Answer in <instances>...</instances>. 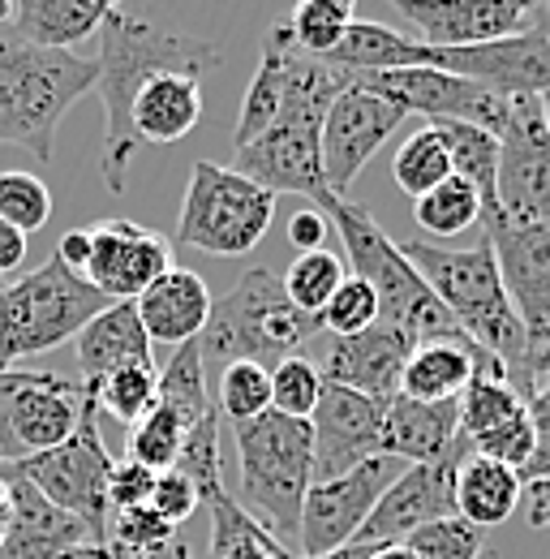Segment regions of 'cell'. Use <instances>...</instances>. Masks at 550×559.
<instances>
[{"label":"cell","mask_w":550,"mask_h":559,"mask_svg":"<svg viewBox=\"0 0 550 559\" xmlns=\"http://www.w3.org/2000/svg\"><path fill=\"white\" fill-rule=\"evenodd\" d=\"M542 112H547V130H550V91L542 95Z\"/></svg>","instance_id":"6125c7cd"},{"label":"cell","mask_w":550,"mask_h":559,"mask_svg":"<svg viewBox=\"0 0 550 559\" xmlns=\"http://www.w3.org/2000/svg\"><path fill=\"white\" fill-rule=\"evenodd\" d=\"M203 117V78H186V73H164L155 82H146V91L138 95L134 112H130V130L134 142H177L186 139Z\"/></svg>","instance_id":"4316f807"},{"label":"cell","mask_w":550,"mask_h":559,"mask_svg":"<svg viewBox=\"0 0 550 559\" xmlns=\"http://www.w3.org/2000/svg\"><path fill=\"white\" fill-rule=\"evenodd\" d=\"M439 139L452 155V177H461L465 186H474L481 199V224H490L499 207H494V173H499V139L486 134L478 126H456V121H443L434 126Z\"/></svg>","instance_id":"1f68e13d"},{"label":"cell","mask_w":550,"mask_h":559,"mask_svg":"<svg viewBox=\"0 0 550 559\" xmlns=\"http://www.w3.org/2000/svg\"><path fill=\"white\" fill-rule=\"evenodd\" d=\"M155 405H164L168 414H177V418L186 421V430H194L215 409L211 388H206V361L199 341L172 349L168 366L159 370V401Z\"/></svg>","instance_id":"d6a6232c"},{"label":"cell","mask_w":550,"mask_h":559,"mask_svg":"<svg viewBox=\"0 0 550 559\" xmlns=\"http://www.w3.org/2000/svg\"><path fill=\"white\" fill-rule=\"evenodd\" d=\"M275 203L279 199L272 190L254 186L237 168L194 159L181 219H177V241L215 259H241L272 228Z\"/></svg>","instance_id":"ba28073f"},{"label":"cell","mask_w":550,"mask_h":559,"mask_svg":"<svg viewBox=\"0 0 550 559\" xmlns=\"http://www.w3.org/2000/svg\"><path fill=\"white\" fill-rule=\"evenodd\" d=\"M91 392H95L99 414H112V418L125 421V426H138V421L155 409V401H159V370L155 366H130V370L108 374Z\"/></svg>","instance_id":"74e56055"},{"label":"cell","mask_w":550,"mask_h":559,"mask_svg":"<svg viewBox=\"0 0 550 559\" xmlns=\"http://www.w3.org/2000/svg\"><path fill=\"white\" fill-rule=\"evenodd\" d=\"M272 414V370L254 366V361H232L219 374V418L232 426Z\"/></svg>","instance_id":"ab89813d"},{"label":"cell","mask_w":550,"mask_h":559,"mask_svg":"<svg viewBox=\"0 0 550 559\" xmlns=\"http://www.w3.org/2000/svg\"><path fill=\"white\" fill-rule=\"evenodd\" d=\"M4 534H9V490L0 483V543H4Z\"/></svg>","instance_id":"91938a15"},{"label":"cell","mask_w":550,"mask_h":559,"mask_svg":"<svg viewBox=\"0 0 550 559\" xmlns=\"http://www.w3.org/2000/svg\"><path fill=\"white\" fill-rule=\"evenodd\" d=\"M383 421H387V401L323 383L319 409L310 414L314 483H332L348 469L383 456Z\"/></svg>","instance_id":"ac0fdd59"},{"label":"cell","mask_w":550,"mask_h":559,"mask_svg":"<svg viewBox=\"0 0 550 559\" xmlns=\"http://www.w3.org/2000/svg\"><path fill=\"white\" fill-rule=\"evenodd\" d=\"M172 538H177V530L168 521H159L151 508H125V512H112V521H108V547L117 556H142Z\"/></svg>","instance_id":"bcb514c9"},{"label":"cell","mask_w":550,"mask_h":559,"mask_svg":"<svg viewBox=\"0 0 550 559\" xmlns=\"http://www.w3.org/2000/svg\"><path fill=\"white\" fill-rule=\"evenodd\" d=\"M237 435V465L241 495L259 512V521L279 543H297L301 503L314 487V435L310 421L263 414V418L232 426Z\"/></svg>","instance_id":"8992f818"},{"label":"cell","mask_w":550,"mask_h":559,"mask_svg":"<svg viewBox=\"0 0 550 559\" xmlns=\"http://www.w3.org/2000/svg\"><path fill=\"white\" fill-rule=\"evenodd\" d=\"M461 443V401H409L392 396L383 421V456L430 465Z\"/></svg>","instance_id":"d4e9b609"},{"label":"cell","mask_w":550,"mask_h":559,"mask_svg":"<svg viewBox=\"0 0 550 559\" xmlns=\"http://www.w3.org/2000/svg\"><path fill=\"white\" fill-rule=\"evenodd\" d=\"M547 374H550V353H542V357H534V366H529V392H534ZM529 392H525V396H529Z\"/></svg>","instance_id":"6f0895ef"},{"label":"cell","mask_w":550,"mask_h":559,"mask_svg":"<svg viewBox=\"0 0 550 559\" xmlns=\"http://www.w3.org/2000/svg\"><path fill=\"white\" fill-rule=\"evenodd\" d=\"M91 228V263L82 276L108 301H138L155 280L172 267V241L159 228L134 219H95Z\"/></svg>","instance_id":"e0dca14e"},{"label":"cell","mask_w":550,"mask_h":559,"mask_svg":"<svg viewBox=\"0 0 550 559\" xmlns=\"http://www.w3.org/2000/svg\"><path fill=\"white\" fill-rule=\"evenodd\" d=\"M314 207L327 215V224L336 228L344 241V254L352 263V276L366 280L379 297V323L405 332L412 345L426 341H469L456 319L443 310V301L430 293V284L417 276L400 241L370 215V207L352 203V199H336L323 194Z\"/></svg>","instance_id":"3957f363"},{"label":"cell","mask_w":550,"mask_h":559,"mask_svg":"<svg viewBox=\"0 0 550 559\" xmlns=\"http://www.w3.org/2000/svg\"><path fill=\"white\" fill-rule=\"evenodd\" d=\"M121 559H194V556H190V547H186L181 538H172V543H164V547H155V551H142V556H121Z\"/></svg>","instance_id":"11a10c76"},{"label":"cell","mask_w":550,"mask_h":559,"mask_svg":"<svg viewBox=\"0 0 550 559\" xmlns=\"http://www.w3.org/2000/svg\"><path fill=\"white\" fill-rule=\"evenodd\" d=\"M219 409H211L190 435H186V443H181V456H177V474L186 478V483H194L199 490V499H203L206 490L224 487V474H219Z\"/></svg>","instance_id":"7bdbcfd3"},{"label":"cell","mask_w":550,"mask_h":559,"mask_svg":"<svg viewBox=\"0 0 550 559\" xmlns=\"http://www.w3.org/2000/svg\"><path fill=\"white\" fill-rule=\"evenodd\" d=\"M481 228H486V241L494 250L503 288L512 297V310L525 323L529 353L542 357V353H550V224L490 219Z\"/></svg>","instance_id":"9a60e30c"},{"label":"cell","mask_w":550,"mask_h":559,"mask_svg":"<svg viewBox=\"0 0 550 559\" xmlns=\"http://www.w3.org/2000/svg\"><path fill=\"white\" fill-rule=\"evenodd\" d=\"M352 0H306L288 13V35L306 57H332L344 31L352 26Z\"/></svg>","instance_id":"8d00e7d4"},{"label":"cell","mask_w":550,"mask_h":559,"mask_svg":"<svg viewBox=\"0 0 550 559\" xmlns=\"http://www.w3.org/2000/svg\"><path fill=\"white\" fill-rule=\"evenodd\" d=\"M478 349L474 341H426L409 353L405 374H400V396L409 401H461V392L474 379L478 366Z\"/></svg>","instance_id":"f1b7e54d"},{"label":"cell","mask_w":550,"mask_h":559,"mask_svg":"<svg viewBox=\"0 0 550 559\" xmlns=\"http://www.w3.org/2000/svg\"><path fill=\"white\" fill-rule=\"evenodd\" d=\"M469 452L474 448L461 435V443L447 456H439L430 465H405L400 478L383 490V499L374 503V512L361 525L357 543H366V547H400L412 530L456 516V474H461Z\"/></svg>","instance_id":"5bb4252c"},{"label":"cell","mask_w":550,"mask_h":559,"mask_svg":"<svg viewBox=\"0 0 550 559\" xmlns=\"http://www.w3.org/2000/svg\"><path fill=\"white\" fill-rule=\"evenodd\" d=\"M0 293H4V280H0Z\"/></svg>","instance_id":"be15d7a7"},{"label":"cell","mask_w":550,"mask_h":559,"mask_svg":"<svg viewBox=\"0 0 550 559\" xmlns=\"http://www.w3.org/2000/svg\"><path fill=\"white\" fill-rule=\"evenodd\" d=\"M186 421L177 414H168L164 405H155L146 418L130 426V439H125V461H138L155 474H168L181 456V443H186Z\"/></svg>","instance_id":"f35d334b"},{"label":"cell","mask_w":550,"mask_h":559,"mask_svg":"<svg viewBox=\"0 0 550 559\" xmlns=\"http://www.w3.org/2000/svg\"><path fill=\"white\" fill-rule=\"evenodd\" d=\"M327 66L344 73H392V70H426L434 66V48H426L421 39L400 35L383 22L370 17H352V26L344 31L332 57H323Z\"/></svg>","instance_id":"484cf974"},{"label":"cell","mask_w":550,"mask_h":559,"mask_svg":"<svg viewBox=\"0 0 550 559\" xmlns=\"http://www.w3.org/2000/svg\"><path fill=\"white\" fill-rule=\"evenodd\" d=\"M370 559H417V556H412L409 547H379Z\"/></svg>","instance_id":"680465c9"},{"label":"cell","mask_w":550,"mask_h":559,"mask_svg":"<svg viewBox=\"0 0 550 559\" xmlns=\"http://www.w3.org/2000/svg\"><path fill=\"white\" fill-rule=\"evenodd\" d=\"M323 396V374L310 357H288L272 370V409L284 418L310 421Z\"/></svg>","instance_id":"b9f144b4"},{"label":"cell","mask_w":550,"mask_h":559,"mask_svg":"<svg viewBox=\"0 0 550 559\" xmlns=\"http://www.w3.org/2000/svg\"><path fill=\"white\" fill-rule=\"evenodd\" d=\"M0 219L17 233H39L52 219V190L35 173H0Z\"/></svg>","instance_id":"60d3db41"},{"label":"cell","mask_w":550,"mask_h":559,"mask_svg":"<svg viewBox=\"0 0 550 559\" xmlns=\"http://www.w3.org/2000/svg\"><path fill=\"white\" fill-rule=\"evenodd\" d=\"M434 70L474 78L481 86L521 99V95H547L550 91V31L534 17L529 31L481 44V48H461V52H439L434 48Z\"/></svg>","instance_id":"ffe728a7"},{"label":"cell","mask_w":550,"mask_h":559,"mask_svg":"<svg viewBox=\"0 0 550 559\" xmlns=\"http://www.w3.org/2000/svg\"><path fill=\"white\" fill-rule=\"evenodd\" d=\"M400 547H409L417 559H481L486 538H481L478 525H469L461 516H447V521L412 530Z\"/></svg>","instance_id":"ee69618b"},{"label":"cell","mask_w":550,"mask_h":559,"mask_svg":"<svg viewBox=\"0 0 550 559\" xmlns=\"http://www.w3.org/2000/svg\"><path fill=\"white\" fill-rule=\"evenodd\" d=\"M529 405V421H534V456L525 465V483H538V478H550V374L525 396Z\"/></svg>","instance_id":"c3c4849f"},{"label":"cell","mask_w":550,"mask_h":559,"mask_svg":"<svg viewBox=\"0 0 550 559\" xmlns=\"http://www.w3.org/2000/svg\"><path fill=\"white\" fill-rule=\"evenodd\" d=\"M22 263H26V233H17V228H9L0 219V280L9 272H17Z\"/></svg>","instance_id":"db71d44e"},{"label":"cell","mask_w":550,"mask_h":559,"mask_svg":"<svg viewBox=\"0 0 550 559\" xmlns=\"http://www.w3.org/2000/svg\"><path fill=\"white\" fill-rule=\"evenodd\" d=\"M417 349L405 332L387 328V323H374L357 336H344L332 341L323 353V383H336L348 392H361V396H374V401H392L400 392V374H405V361Z\"/></svg>","instance_id":"7402d4cb"},{"label":"cell","mask_w":550,"mask_h":559,"mask_svg":"<svg viewBox=\"0 0 550 559\" xmlns=\"http://www.w3.org/2000/svg\"><path fill=\"white\" fill-rule=\"evenodd\" d=\"M379 551V547H366V543H348L340 551H332V556H314V559H370Z\"/></svg>","instance_id":"9f6ffc18"},{"label":"cell","mask_w":550,"mask_h":559,"mask_svg":"<svg viewBox=\"0 0 550 559\" xmlns=\"http://www.w3.org/2000/svg\"><path fill=\"white\" fill-rule=\"evenodd\" d=\"M0 483L9 490V534L0 543V559H69L82 547H99L82 521L48 503L13 469H0Z\"/></svg>","instance_id":"44dd1931"},{"label":"cell","mask_w":550,"mask_h":559,"mask_svg":"<svg viewBox=\"0 0 550 559\" xmlns=\"http://www.w3.org/2000/svg\"><path fill=\"white\" fill-rule=\"evenodd\" d=\"M525 521L534 530H550V478H538V483H525Z\"/></svg>","instance_id":"f5cc1de1"},{"label":"cell","mask_w":550,"mask_h":559,"mask_svg":"<svg viewBox=\"0 0 550 559\" xmlns=\"http://www.w3.org/2000/svg\"><path fill=\"white\" fill-rule=\"evenodd\" d=\"M203 503L211 512V559H297L259 516H250V508L237 503V495L215 487Z\"/></svg>","instance_id":"4dcf8cb0"},{"label":"cell","mask_w":550,"mask_h":559,"mask_svg":"<svg viewBox=\"0 0 550 559\" xmlns=\"http://www.w3.org/2000/svg\"><path fill=\"white\" fill-rule=\"evenodd\" d=\"M344 263L340 254H332L327 246L323 250H310V254H297L288 267H284V293H288V301L301 310V314H310V319H319L323 310H327V301L336 297V288L344 284Z\"/></svg>","instance_id":"e575fe53"},{"label":"cell","mask_w":550,"mask_h":559,"mask_svg":"<svg viewBox=\"0 0 550 559\" xmlns=\"http://www.w3.org/2000/svg\"><path fill=\"white\" fill-rule=\"evenodd\" d=\"M534 9L525 0H396V13L417 26V39L439 52H461L512 39L534 26Z\"/></svg>","instance_id":"d6986e66"},{"label":"cell","mask_w":550,"mask_h":559,"mask_svg":"<svg viewBox=\"0 0 550 559\" xmlns=\"http://www.w3.org/2000/svg\"><path fill=\"white\" fill-rule=\"evenodd\" d=\"M327 215L319 207H301L288 215V241L297 246V254H310V250H323L327 241Z\"/></svg>","instance_id":"f907efd6"},{"label":"cell","mask_w":550,"mask_h":559,"mask_svg":"<svg viewBox=\"0 0 550 559\" xmlns=\"http://www.w3.org/2000/svg\"><path fill=\"white\" fill-rule=\"evenodd\" d=\"M392 177H396V186L409 194L412 203L426 199L430 190H439L452 177V155H447V146H443L434 126H421L417 134L400 142V151L392 159Z\"/></svg>","instance_id":"836d02e7"},{"label":"cell","mask_w":550,"mask_h":559,"mask_svg":"<svg viewBox=\"0 0 550 559\" xmlns=\"http://www.w3.org/2000/svg\"><path fill=\"white\" fill-rule=\"evenodd\" d=\"M379 323V297L366 280L344 276V284L336 288V297L327 301V310L319 314V328L332 336V341H344V336H357L366 328Z\"/></svg>","instance_id":"f6af8a7d"},{"label":"cell","mask_w":550,"mask_h":559,"mask_svg":"<svg viewBox=\"0 0 550 559\" xmlns=\"http://www.w3.org/2000/svg\"><path fill=\"white\" fill-rule=\"evenodd\" d=\"M99 104H104V181L112 194L125 190V173L134 164L138 142L130 130V112H134L138 95L146 91V82L164 78V73H186V78H203L206 70H219L224 52L190 31H168L155 26L146 17H134L130 9L112 4L108 17L99 22Z\"/></svg>","instance_id":"6da1fadb"},{"label":"cell","mask_w":550,"mask_h":559,"mask_svg":"<svg viewBox=\"0 0 550 559\" xmlns=\"http://www.w3.org/2000/svg\"><path fill=\"white\" fill-rule=\"evenodd\" d=\"M319 319L301 314L272 267H250L224 297L211 301L199 349L206 366H232L254 361L263 370H275L288 357H301V349L319 336Z\"/></svg>","instance_id":"5b68a950"},{"label":"cell","mask_w":550,"mask_h":559,"mask_svg":"<svg viewBox=\"0 0 550 559\" xmlns=\"http://www.w3.org/2000/svg\"><path fill=\"white\" fill-rule=\"evenodd\" d=\"M400 478V461L374 456L357 469H348L332 483H314L301 503V525H297V559L332 556L348 543H357L361 525L370 521L374 503L383 490Z\"/></svg>","instance_id":"4fadbf2b"},{"label":"cell","mask_w":550,"mask_h":559,"mask_svg":"<svg viewBox=\"0 0 550 559\" xmlns=\"http://www.w3.org/2000/svg\"><path fill=\"white\" fill-rule=\"evenodd\" d=\"M211 288L199 272L190 267H168L164 276L155 280L142 297L134 301L138 319H142V332L151 336V345H190L199 341L211 319Z\"/></svg>","instance_id":"603a6c76"},{"label":"cell","mask_w":550,"mask_h":559,"mask_svg":"<svg viewBox=\"0 0 550 559\" xmlns=\"http://www.w3.org/2000/svg\"><path fill=\"white\" fill-rule=\"evenodd\" d=\"M99 66L73 52H44L0 31V142L52 159V142L65 112L95 86Z\"/></svg>","instance_id":"277c9868"},{"label":"cell","mask_w":550,"mask_h":559,"mask_svg":"<svg viewBox=\"0 0 550 559\" xmlns=\"http://www.w3.org/2000/svg\"><path fill=\"white\" fill-rule=\"evenodd\" d=\"M13 22V0H0V31H9Z\"/></svg>","instance_id":"94428289"},{"label":"cell","mask_w":550,"mask_h":559,"mask_svg":"<svg viewBox=\"0 0 550 559\" xmlns=\"http://www.w3.org/2000/svg\"><path fill=\"white\" fill-rule=\"evenodd\" d=\"M91 405V388L48 370H0V469L61 448Z\"/></svg>","instance_id":"30bf717a"},{"label":"cell","mask_w":550,"mask_h":559,"mask_svg":"<svg viewBox=\"0 0 550 559\" xmlns=\"http://www.w3.org/2000/svg\"><path fill=\"white\" fill-rule=\"evenodd\" d=\"M108 306L112 301L91 280L48 254L35 272L9 280L0 293V370L73 341Z\"/></svg>","instance_id":"52a82bcc"},{"label":"cell","mask_w":550,"mask_h":559,"mask_svg":"<svg viewBox=\"0 0 550 559\" xmlns=\"http://www.w3.org/2000/svg\"><path fill=\"white\" fill-rule=\"evenodd\" d=\"M199 503H203V499H199L194 483H186L177 469L159 474V478H155V490H151V499H146V508H151L159 521H168L172 530H181V525L194 516Z\"/></svg>","instance_id":"7dc6e473"},{"label":"cell","mask_w":550,"mask_h":559,"mask_svg":"<svg viewBox=\"0 0 550 559\" xmlns=\"http://www.w3.org/2000/svg\"><path fill=\"white\" fill-rule=\"evenodd\" d=\"M73 357H77V383L95 388L117 370L130 366H155V345L142 332L134 301H112L104 314H95L77 336H73Z\"/></svg>","instance_id":"cb8c5ba5"},{"label":"cell","mask_w":550,"mask_h":559,"mask_svg":"<svg viewBox=\"0 0 550 559\" xmlns=\"http://www.w3.org/2000/svg\"><path fill=\"white\" fill-rule=\"evenodd\" d=\"M412 219L430 237H461L474 224H481V199L461 177H447L439 190H430L426 199L412 203Z\"/></svg>","instance_id":"d590c367"},{"label":"cell","mask_w":550,"mask_h":559,"mask_svg":"<svg viewBox=\"0 0 550 559\" xmlns=\"http://www.w3.org/2000/svg\"><path fill=\"white\" fill-rule=\"evenodd\" d=\"M112 4L104 0H17L13 4V35L44 52H69L99 31Z\"/></svg>","instance_id":"83f0119b"},{"label":"cell","mask_w":550,"mask_h":559,"mask_svg":"<svg viewBox=\"0 0 550 559\" xmlns=\"http://www.w3.org/2000/svg\"><path fill=\"white\" fill-rule=\"evenodd\" d=\"M400 250L417 267V276L430 284V293L443 301V310L456 319V328L494 361H503L512 388L525 396L534 353H529L525 323L512 310V297L503 288L490 241L481 237L469 250H447L434 241H400Z\"/></svg>","instance_id":"7a4b0ae2"},{"label":"cell","mask_w":550,"mask_h":559,"mask_svg":"<svg viewBox=\"0 0 550 559\" xmlns=\"http://www.w3.org/2000/svg\"><path fill=\"white\" fill-rule=\"evenodd\" d=\"M357 86L392 99L396 108L426 117L430 126H443V121H456V126H478L486 134H503L507 126V112H512V99L481 86L474 78H461V73L447 70H392V73H352Z\"/></svg>","instance_id":"8fae6325"},{"label":"cell","mask_w":550,"mask_h":559,"mask_svg":"<svg viewBox=\"0 0 550 559\" xmlns=\"http://www.w3.org/2000/svg\"><path fill=\"white\" fill-rule=\"evenodd\" d=\"M405 121H409L405 108H396L392 99L352 82L323 117V181H327V194L344 199L352 190V181L361 177V168L374 159V151Z\"/></svg>","instance_id":"2e32d148"},{"label":"cell","mask_w":550,"mask_h":559,"mask_svg":"<svg viewBox=\"0 0 550 559\" xmlns=\"http://www.w3.org/2000/svg\"><path fill=\"white\" fill-rule=\"evenodd\" d=\"M494 207V219L507 224H550V130L542 95L512 99L507 126L499 134Z\"/></svg>","instance_id":"7c38bea8"},{"label":"cell","mask_w":550,"mask_h":559,"mask_svg":"<svg viewBox=\"0 0 550 559\" xmlns=\"http://www.w3.org/2000/svg\"><path fill=\"white\" fill-rule=\"evenodd\" d=\"M57 259L65 263L69 272H86V263H91V228H65L61 233V241H57Z\"/></svg>","instance_id":"816d5d0a"},{"label":"cell","mask_w":550,"mask_h":559,"mask_svg":"<svg viewBox=\"0 0 550 559\" xmlns=\"http://www.w3.org/2000/svg\"><path fill=\"white\" fill-rule=\"evenodd\" d=\"M112 465L117 461L104 448L99 405H95V392H91L86 414H82L77 430L69 435L61 448L39 452V456L17 461V465H4V469L26 478L48 503H57L73 521H82L99 547H108V516H112V508H108V478H112Z\"/></svg>","instance_id":"9c48e42d"},{"label":"cell","mask_w":550,"mask_h":559,"mask_svg":"<svg viewBox=\"0 0 550 559\" xmlns=\"http://www.w3.org/2000/svg\"><path fill=\"white\" fill-rule=\"evenodd\" d=\"M155 469L138 465V461H117L112 465V478H108V508L112 512H125V508H146L151 490H155Z\"/></svg>","instance_id":"681fc988"},{"label":"cell","mask_w":550,"mask_h":559,"mask_svg":"<svg viewBox=\"0 0 550 559\" xmlns=\"http://www.w3.org/2000/svg\"><path fill=\"white\" fill-rule=\"evenodd\" d=\"M521 499H525V478L516 469H507L490 456H478V452L465 456V465L456 474V516L461 521H469L478 530L503 525L516 516Z\"/></svg>","instance_id":"f546056e"}]
</instances>
